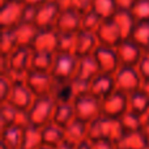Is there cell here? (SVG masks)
<instances>
[{
  "label": "cell",
  "instance_id": "1",
  "mask_svg": "<svg viewBox=\"0 0 149 149\" xmlns=\"http://www.w3.org/2000/svg\"><path fill=\"white\" fill-rule=\"evenodd\" d=\"M124 131L119 119L107 118L101 115L95 120L88 124V141L107 140L116 145V143L123 136Z\"/></svg>",
  "mask_w": 149,
  "mask_h": 149
},
{
  "label": "cell",
  "instance_id": "2",
  "mask_svg": "<svg viewBox=\"0 0 149 149\" xmlns=\"http://www.w3.org/2000/svg\"><path fill=\"white\" fill-rule=\"evenodd\" d=\"M55 106H56V103L54 102V100L50 95L37 97L34 100V102L31 103L30 109L26 111L29 126L37 127V128H43L45 126L51 123Z\"/></svg>",
  "mask_w": 149,
  "mask_h": 149
},
{
  "label": "cell",
  "instance_id": "3",
  "mask_svg": "<svg viewBox=\"0 0 149 149\" xmlns=\"http://www.w3.org/2000/svg\"><path fill=\"white\" fill-rule=\"evenodd\" d=\"M31 52L33 51L29 47H17L8 56H1L0 76L9 72H29Z\"/></svg>",
  "mask_w": 149,
  "mask_h": 149
},
{
  "label": "cell",
  "instance_id": "4",
  "mask_svg": "<svg viewBox=\"0 0 149 149\" xmlns=\"http://www.w3.org/2000/svg\"><path fill=\"white\" fill-rule=\"evenodd\" d=\"M73 109L76 119H80L88 124L102 115L101 101L90 95L89 93L76 98V101L73 102Z\"/></svg>",
  "mask_w": 149,
  "mask_h": 149
},
{
  "label": "cell",
  "instance_id": "5",
  "mask_svg": "<svg viewBox=\"0 0 149 149\" xmlns=\"http://www.w3.org/2000/svg\"><path fill=\"white\" fill-rule=\"evenodd\" d=\"M25 4L18 0H0V28L13 29L22 21Z\"/></svg>",
  "mask_w": 149,
  "mask_h": 149
},
{
  "label": "cell",
  "instance_id": "6",
  "mask_svg": "<svg viewBox=\"0 0 149 149\" xmlns=\"http://www.w3.org/2000/svg\"><path fill=\"white\" fill-rule=\"evenodd\" d=\"M114 80H115L116 90L127 95L137 92L143 82V79L136 67H120L114 74Z\"/></svg>",
  "mask_w": 149,
  "mask_h": 149
},
{
  "label": "cell",
  "instance_id": "7",
  "mask_svg": "<svg viewBox=\"0 0 149 149\" xmlns=\"http://www.w3.org/2000/svg\"><path fill=\"white\" fill-rule=\"evenodd\" d=\"M79 58L72 54H55L54 64L50 74L58 81H70L73 80L76 73Z\"/></svg>",
  "mask_w": 149,
  "mask_h": 149
},
{
  "label": "cell",
  "instance_id": "8",
  "mask_svg": "<svg viewBox=\"0 0 149 149\" xmlns=\"http://www.w3.org/2000/svg\"><path fill=\"white\" fill-rule=\"evenodd\" d=\"M102 115L107 118L119 119L128 111V95L119 90H114L110 95L101 101Z\"/></svg>",
  "mask_w": 149,
  "mask_h": 149
},
{
  "label": "cell",
  "instance_id": "9",
  "mask_svg": "<svg viewBox=\"0 0 149 149\" xmlns=\"http://www.w3.org/2000/svg\"><path fill=\"white\" fill-rule=\"evenodd\" d=\"M95 36H97L100 46L111 47V49H115L124 39L120 30H119L118 25L115 24V21H114L113 18H110V20H103L102 22H101L98 30L95 31Z\"/></svg>",
  "mask_w": 149,
  "mask_h": 149
},
{
  "label": "cell",
  "instance_id": "10",
  "mask_svg": "<svg viewBox=\"0 0 149 149\" xmlns=\"http://www.w3.org/2000/svg\"><path fill=\"white\" fill-rule=\"evenodd\" d=\"M93 56H94L98 68H100V73L115 74L116 71L120 68V63H119L115 49L98 46Z\"/></svg>",
  "mask_w": 149,
  "mask_h": 149
},
{
  "label": "cell",
  "instance_id": "11",
  "mask_svg": "<svg viewBox=\"0 0 149 149\" xmlns=\"http://www.w3.org/2000/svg\"><path fill=\"white\" fill-rule=\"evenodd\" d=\"M120 67H137L143 56L144 50H141L131 39H123L115 47Z\"/></svg>",
  "mask_w": 149,
  "mask_h": 149
},
{
  "label": "cell",
  "instance_id": "12",
  "mask_svg": "<svg viewBox=\"0 0 149 149\" xmlns=\"http://www.w3.org/2000/svg\"><path fill=\"white\" fill-rule=\"evenodd\" d=\"M25 84L36 98L46 97V95H50V93H51L54 79H52V76L50 73L29 71Z\"/></svg>",
  "mask_w": 149,
  "mask_h": 149
},
{
  "label": "cell",
  "instance_id": "13",
  "mask_svg": "<svg viewBox=\"0 0 149 149\" xmlns=\"http://www.w3.org/2000/svg\"><path fill=\"white\" fill-rule=\"evenodd\" d=\"M36 97L33 95V93L29 90V88L26 86L25 82L21 84H13L10 94L8 97V100L5 102H8L10 106L16 109L17 111L21 113H26L30 109L31 103L34 102Z\"/></svg>",
  "mask_w": 149,
  "mask_h": 149
},
{
  "label": "cell",
  "instance_id": "14",
  "mask_svg": "<svg viewBox=\"0 0 149 149\" xmlns=\"http://www.w3.org/2000/svg\"><path fill=\"white\" fill-rule=\"evenodd\" d=\"M60 12H62V10L58 7L56 1L51 0V1H49V3H46V4L37 8L34 25H36L39 30L55 28V24H56V20H58V17H59Z\"/></svg>",
  "mask_w": 149,
  "mask_h": 149
},
{
  "label": "cell",
  "instance_id": "15",
  "mask_svg": "<svg viewBox=\"0 0 149 149\" xmlns=\"http://www.w3.org/2000/svg\"><path fill=\"white\" fill-rule=\"evenodd\" d=\"M58 39L59 33L55 30V28L51 29H42L38 31L31 50L36 52H46V54H56L58 51Z\"/></svg>",
  "mask_w": 149,
  "mask_h": 149
},
{
  "label": "cell",
  "instance_id": "16",
  "mask_svg": "<svg viewBox=\"0 0 149 149\" xmlns=\"http://www.w3.org/2000/svg\"><path fill=\"white\" fill-rule=\"evenodd\" d=\"M116 88L114 74L100 73L89 82V94L100 101H103Z\"/></svg>",
  "mask_w": 149,
  "mask_h": 149
},
{
  "label": "cell",
  "instance_id": "17",
  "mask_svg": "<svg viewBox=\"0 0 149 149\" xmlns=\"http://www.w3.org/2000/svg\"><path fill=\"white\" fill-rule=\"evenodd\" d=\"M59 34H77L81 30V15L73 9L62 10L55 24Z\"/></svg>",
  "mask_w": 149,
  "mask_h": 149
},
{
  "label": "cell",
  "instance_id": "18",
  "mask_svg": "<svg viewBox=\"0 0 149 149\" xmlns=\"http://www.w3.org/2000/svg\"><path fill=\"white\" fill-rule=\"evenodd\" d=\"M50 97L54 100L56 105H72L74 100L77 98L73 80H70V81L54 80Z\"/></svg>",
  "mask_w": 149,
  "mask_h": 149
},
{
  "label": "cell",
  "instance_id": "19",
  "mask_svg": "<svg viewBox=\"0 0 149 149\" xmlns=\"http://www.w3.org/2000/svg\"><path fill=\"white\" fill-rule=\"evenodd\" d=\"M100 46L95 33L80 30L76 34V42H74V52L73 55L76 58H86L92 56L97 47Z\"/></svg>",
  "mask_w": 149,
  "mask_h": 149
},
{
  "label": "cell",
  "instance_id": "20",
  "mask_svg": "<svg viewBox=\"0 0 149 149\" xmlns=\"http://www.w3.org/2000/svg\"><path fill=\"white\" fill-rule=\"evenodd\" d=\"M97 74H100V68H98L97 62H95L93 55L86 58H80L77 62V68L73 80L89 84Z\"/></svg>",
  "mask_w": 149,
  "mask_h": 149
},
{
  "label": "cell",
  "instance_id": "21",
  "mask_svg": "<svg viewBox=\"0 0 149 149\" xmlns=\"http://www.w3.org/2000/svg\"><path fill=\"white\" fill-rule=\"evenodd\" d=\"M12 30L18 47H29V49H31V45H33L39 29L34 24L21 22L17 26H15Z\"/></svg>",
  "mask_w": 149,
  "mask_h": 149
},
{
  "label": "cell",
  "instance_id": "22",
  "mask_svg": "<svg viewBox=\"0 0 149 149\" xmlns=\"http://www.w3.org/2000/svg\"><path fill=\"white\" fill-rule=\"evenodd\" d=\"M64 135L67 141L74 145L81 144L88 140V123L80 119H73L64 128Z\"/></svg>",
  "mask_w": 149,
  "mask_h": 149
},
{
  "label": "cell",
  "instance_id": "23",
  "mask_svg": "<svg viewBox=\"0 0 149 149\" xmlns=\"http://www.w3.org/2000/svg\"><path fill=\"white\" fill-rule=\"evenodd\" d=\"M25 127L12 126L1 130V149H21Z\"/></svg>",
  "mask_w": 149,
  "mask_h": 149
},
{
  "label": "cell",
  "instance_id": "24",
  "mask_svg": "<svg viewBox=\"0 0 149 149\" xmlns=\"http://www.w3.org/2000/svg\"><path fill=\"white\" fill-rule=\"evenodd\" d=\"M42 131V140H43V145L51 148H58L63 141L65 140L64 128L56 126L54 123H49L41 128Z\"/></svg>",
  "mask_w": 149,
  "mask_h": 149
},
{
  "label": "cell",
  "instance_id": "25",
  "mask_svg": "<svg viewBox=\"0 0 149 149\" xmlns=\"http://www.w3.org/2000/svg\"><path fill=\"white\" fill-rule=\"evenodd\" d=\"M113 20L115 21V24L118 25L119 30H120L122 36L124 39H128L132 34V30L136 26L137 21L134 17V15L131 13V10H122L118 9V12L115 13V16L113 17Z\"/></svg>",
  "mask_w": 149,
  "mask_h": 149
},
{
  "label": "cell",
  "instance_id": "26",
  "mask_svg": "<svg viewBox=\"0 0 149 149\" xmlns=\"http://www.w3.org/2000/svg\"><path fill=\"white\" fill-rule=\"evenodd\" d=\"M33 51V50H31ZM55 55L54 54H46V52H31L30 59V67L29 71H36V72H43L50 73L51 72L52 64H54Z\"/></svg>",
  "mask_w": 149,
  "mask_h": 149
},
{
  "label": "cell",
  "instance_id": "27",
  "mask_svg": "<svg viewBox=\"0 0 149 149\" xmlns=\"http://www.w3.org/2000/svg\"><path fill=\"white\" fill-rule=\"evenodd\" d=\"M128 111L137 115L147 116L149 111V97L143 90H137L128 94Z\"/></svg>",
  "mask_w": 149,
  "mask_h": 149
},
{
  "label": "cell",
  "instance_id": "28",
  "mask_svg": "<svg viewBox=\"0 0 149 149\" xmlns=\"http://www.w3.org/2000/svg\"><path fill=\"white\" fill-rule=\"evenodd\" d=\"M116 149H148L141 131L124 132L123 136L116 143Z\"/></svg>",
  "mask_w": 149,
  "mask_h": 149
},
{
  "label": "cell",
  "instance_id": "29",
  "mask_svg": "<svg viewBox=\"0 0 149 149\" xmlns=\"http://www.w3.org/2000/svg\"><path fill=\"white\" fill-rule=\"evenodd\" d=\"M42 147H43V140H42L41 128H37V127L33 126H26L24 128L21 149H39Z\"/></svg>",
  "mask_w": 149,
  "mask_h": 149
},
{
  "label": "cell",
  "instance_id": "30",
  "mask_svg": "<svg viewBox=\"0 0 149 149\" xmlns=\"http://www.w3.org/2000/svg\"><path fill=\"white\" fill-rule=\"evenodd\" d=\"M73 119H76L73 103L72 105H56L55 106L51 123L56 124V126L62 127V128H65Z\"/></svg>",
  "mask_w": 149,
  "mask_h": 149
},
{
  "label": "cell",
  "instance_id": "31",
  "mask_svg": "<svg viewBox=\"0 0 149 149\" xmlns=\"http://www.w3.org/2000/svg\"><path fill=\"white\" fill-rule=\"evenodd\" d=\"M128 39L137 45L141 50H149V21H139Z\"/></svg>",
  "mask_w": 149,
  "mask_h": 149
},
{
  "label": "cell",
  "instance_id": "32",
  "mask_svg": "<svg viewBox=\"0 0 149 149\" xmlns=\"http://www.w3.org/2000/svg\"><path fill=\"white\" fill-rule=\"evenodd\" d=\"M147 119V116H141L131 111H127L122 118H119V122L124 132H139L143 130Z\"/></svg>",
  "mask_w": 149,
  "mask_h": 149
},
{
  "label": "cell",
  "instance_id": "33",
  "mask_svg": "<svg viewBox=\"0 0 149 149\" xmlns=\"http://www.w3.org/2000/svg\"><path fill=\"white\" fill-rule=\"evenodd\" d=\"M20 113L21 111H17L8 102L0 103V127H1V130L12 126H17Z\"/></svg>",
  "mask_w": 149,
  "mask_h": 149
},
{
  "label": "cell",
  "instance_id": "34",
  "mask_svg": "<svg viewBox=\"0 0 149 149\" xmlns=\"http://www.w3.org/2000/svg\"><path fill=\"white\" fill-rule=\"evenodd\" d=\"M92 10H94L102 20H110L118 12L115 0H93Z\"/></svg>",
  "mask_w": 149,
  "mask_h": 149
},
{
  "label": "cell",
  "instance_id": "35",
  "mask_svg": "<svg viewBox=\"0 0 149 149\" xmlns=\"http://www.w3.org/2000/svg\"><path fill=\"white\" fill-rule=\"evenodd\" d=\"M102 21H103L102 18L92 9L85 13H81V30L89 31V33H95Z\"/></svg>",
  "mask_w": 149,
  "mask_h": 149
},
{
  "label": "cell",
  "instance_id": "36",
  "mask_svg": "<svg viewBox=\"0 0 149 149\" xmlns=\"http://www.w3.org/2000/svg\"><path fill=\"white\" fill-rule=\"evenodd\" d=\"M15 34L12 29H1V43H0V52L1 56H8L10 52L17 49Z\"/></svg>",
  "mask_w": 149,
  "mask_h": 149
},
{
  "label": "cell",
  "instance_id": "37",
  "mask_svg": "<svg viewBox=\"0 0 149 149\" xmlns=\"http://www.w3.org/2000/svg\"><path fill=\"white\" fill-rule=\"evenodd\" d=\"M76 34H59L56 54H72L74 52Z\"/></svg>",
  "mask_w": 149,
  "mask_h": 149
},
{
  "label": "cell",
  "instance_id": "38",
  "mask_svg": "<svg viewBox=\"0 0 149 149\" xmlns=\"http://www.w3.org/2000/svg\"><path fill=\"white\" fill-rule=\"evenodd\" d=\"M136 21H149V0H136L131 9Z\"/></svg>",
  "mask_w": 149,
  "mask_h": 149
},
{
  "label": "cell",
  "instance_id": "39",
  "mask_svg": "<svg viewBox=\"0 0 149 149\" xmlns=\"http://www.w3.org/2000/svg\"><path fill=\"white\" fill-rule=\"evenodd\" d=\"M136 70L139 71L143 81L149 80V50L143 52V56H141V59H140L139 64H137Z\"/></svg>",
  "mask_w": 149,
  "mask_h": 149
},
{
  "label": "cell",
  "instance_id": "40",
  "mask_svg": "<svg viewBox=\"0 0 149 149\" xmlns=\"http://www.w3.org/2000/svg\"><path fill=\"white\" fill-rule=\"evenodd\" d=\"M12 82L4 76H0V103L8 100L12 90Z\"/></svg>",
  "mask_w": 149,
  "mask_h": 149
},
{
  "label": "cell",
  "instance_id": "41",
  "mask_svg": "<svg viewBox=\"0 0 149 149\" xmlns=\"http://www.w3.org/2000/svg\"><path fill=\"white\" fill-rule=\"evenodd\" d=\"M93 0H72V9L81 13H85L92 9Z\"/></svg>",
  "mask_w": 149,
  "mask_h": 149
},
{
  "label": "cell",
  "instance_id": "42",
  "mask_svg": "<svg viewBox=\"0 0 149 149\" xmlns=\"http://www.w3.org/2000/svg\"><path fill=\"white\" fill-rule=\"evenodd\" d=\"M92 149H116V145L107 140H97V141H90Z\"/></svg>",
  "mask_w": 149,
  "mask_h": 149
},
{
  "label": "cell",
  "instance_id": "43",
  "mask_svg": "<svg viewBox=\"0 0 149 149\" xmlns=\"http://www.w3.org/2000/svg\"><path fill=\"white\" fill-rule=\"evenodd\" d=\"M135 1L136 0H115L118 9H122V10H131Z\"/></svg>",
  "mask_w": 149,
  "mask_h": 149
},
{
  "label": "cell",
  "instance_id": "44",
  "mask_svg": "<svg viewBox=\"0 0 149 149\" xmlns=\"http://www.w3.org/2000/svg\"><path fill=\"white\" fill-rule=\"evenodd\" d=\"M58 4V7L60 8V10H68L72 9V0H55Z\"/></svg>",
  "mask_w": 149,
  "mask_h": 149
},
{
  "label": "cell",
  "instance_id": "45",
  "mask_svg": "<svg viewBox=\"0 0 149 149\" xmlns=\"http://www.w3.org/2000/svg\"><path fill=\"white\" fill-rule=\"evenodd\" d=\"M24 4L25 5H29V7H41V5L46 4V3L51 1V0H22Z\"/></svg>",
  "mask_w": 149,
  "mask_h": 149
},
{
  "label": "cell",
  "instance_id": "46",
  "mask_svg": "<svg viewBox=\"0 0 149 149\" xmlns=\"http://www.w3.org/2000/svg\"><path fill=\"white\" fill-rule=\"evenodd\" d=\"M141 134H143V136H144V140H145V143H147V147L149 149V120L148 119H147V122H145L144 127H143V130H141Z\"/></svg>",
  "mask_w": 149,
  "mask_h": 149
},
{
  "label": "cell",
  "instance_id": "47",
  "mask_svg": "<svg viewBox=\"0 0 149 149\" xmlns=\"http://www.w3.org/2000/svg\"><path fill=\"white\" fill-rule=\"evenodd\" d=\"M55 149H76V145L72 144V143H70V141H67V140H64L59 147L55 148Z\"/></svg>",
  "mask_w": 149,
  "mask_h": 149
},
{
  "label": "cell",
  "instance_id": "48",
  "mask_svg": "<svg viewBox=\"0 0 149 149\" xmlns=\"http://www.w3.org/2000/svg\"><path fill=\"white\" fill-rule=\"evenodd\" d=\"M140 90L145 93V94L149 97V80H145V81L141 82V86H140Z\"/></svg>",
  "mask_w": 149,
  "mask_h": 149
},
{
  "label": "cell",
  "instance_id": "49",
  "mask_svg": "<svg viewBox=\"0 0 149 149\" xmlns=\"http://www.w3.org/2000/svg\"><path fill=\"white\" fill-rule=\"evenodd\" d=\"M76 149H92V145H90V141H84L81 143V144L76 145Z\"/></svg>",
  "mask_w": 149,
  "mask_h": 149
},
{
  "label": "cell",
  "instance_id": "50",
  "mask_svg": "<svg viewBox=\"0 0 149 149\" xmlns=\"http://www.w3.org/2000/svg\"><path fill=\"white\" fill-rule=\"evenodd\" d=\"M39 149H55V148H51V147H46V145H43L42 148H39Z\"/></svg>",
  "mask_w": 149,
  "mask_h": 149
},
{
  "label": "cell",
  "instance_id": "51",
  "mask_svg": "<svg viewBox=\"0 0 149 149\" xmlns=\"http://www.w3.org/2000/svg\"><path fill=\"white\" fill-rule=\"evenodd\" d=\"M147 118H148V120H149V111H148V114H147Z\"/></svg>",
  "mask_w": 149,
  "mask_h": 149
}]
</instances>
